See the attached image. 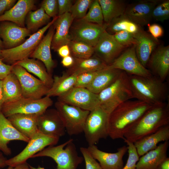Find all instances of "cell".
I'll use <instances>...</instances> for the list:
<instances>
[{
	"label": "cell",
	"instance_id": "8fae6325",
	"mask_svg": "<svg viewBox=\"0 0 169 169\" xmlns=\"http://www.w3.org/2000/svg\"><path fill=\"white\" fill-rule=\"evenodd\" d=\"M59 138L44 134L38 130L29 139L24 149L15 156L7 159V166H15L26 162L29 158L47 146L57 144Z\"/></svg>",
	"mask_w": 169,
	"mask_h": 169
},
{
	"label": "cell",
	"instance_id": "8d00e7d4",
	"mask_svg": "<svg viewBox=\"0 0 169 169\" xmlns=\"http://www.w3.org/2000/svg\"><path fill=\"white\" fill-rule=\"evenodd\" d=\"M69 45L71 55L74 58L86 59L94 54V47L84 43L71 40Z\"/></svg>",
	"mask_w": 169,
	"mask_h": 169
},
{
	"label": "cell",
	"instance_id": "4316f807",
	"mask_svg": "<svg viewBox=\"0 0 169 169\" xmlns=\"http://www.w3.org/2000/svg\"><path fill=\"white\" fill-rule=\"evenodd\" d=\"M39 115L16 114L7 118L17 130L29 139L38 131L37 122Z\"/></svg>",
	"mask_w": 169,
	"mask_h": 169
},
{
	"label": "cell",
	"instance_id": "4dcf8cb0",
	"mask_svg": "<svg viewBox=\"0 0 169 169\" xmlns=\"http://www.w3.org/2000/svg\"><path fill=\"white\" fill-rule=\"evenodd\" d=\"M77 75L64 72L61 76H55L51 87L45 96H60L74 87Z\"/></svg>",
	"mask_w": 169,
	"mask_h": 169
},
{
	"label": "cell",
	"instance_id": "680465c9",
	"mask_svg": "<svg viewBox=\"0 0 169 169\" xmlns=\"http://www.w3.org/2000/svg\"><path fill=\"white\" fill-rule=\"evenodd\" d=\"M29 167L30 169H45L44 168L41 167L40 166H38V167L36 168L29 165Z\"/></svg>",
	"mask_w": 169,
	"mask_h": 169
},
{
	"label": "cell",
	"instance_id": "1f68e13d",
	"mask_svg": "<svg viewBox=\"0 0 169 169\" xmlns=\"http://www.w3.org/2000/svg\"><path fill=\"white\" fill-rule=\"evenodd\" d=\"M14 64L18 65L28 72L34 74L50 88L51 87L53 82V78L48 73L44 64L41 61L33 58H27Z\"/></svg>",
	"mask_w": 169,
	"mask_h": 169
},
{
	"label": "cell",
	"instance_id": "7bdbcfd3",
	"mask_svg": "<svg viewBox=\"0 0 169 169\" xmlns=\"http://www.w3.org/2000/svg\"><path fill=\"white\" fill-rule=\"evenodd\" d=\"M98 71L86 72L79 74L77 76L74 87L86 88Z\"/></svg>",
	"mask_w": 169,
	"mask_h": 169
},
{
	"label": "cell",
	"instance_id": "52a82bcc",
	"mask_svg": "<svg viewBox=\"0 0 169 169\" xmlns=\"http://www.w3.org/2000/svg\"><path fill=\"white\" fill-rule=\"evenodd\" d=\"M53 104L51 98L47 96L37 100L22 97L13 101L4 102L0 110L7 118L16 114L40 115Z\"/></svg>",
	"mask_w": 169,
	"mask_h": 169
},
{
	"label": "cell",
	"instance_id": "60d3db41",
	"mask_svg": "<svg viewBox=\"0 0 169 169\" xmlns=\"http://www.w3.org/2000/svg\"><path fill=\"white\" fill-rule=\"evenodd\" d=\"M127 145L128 157L126 163L122 169H136V164L139 159V156L134 143L124 139Z\"/></svg>",
	"mask_w": 169,
	"mask_h": 169
},
{
	"label": "cell",
	"instance_id": "e575fe53",
	"mask_svg": "<svg viewBox=\"0 0 169 169\" xmlns=\"http://www.w3.org/2000/svg\"><path fill=\"white\" fill-rule=\"evenodd\" d=\"M140 27L123 15L114 18L108 23L105 31L112 35L121 31L133 34L138 31Z\"/></svg>",
	"mask_w": 169,
	"mask_h": 169
},
{
	"label": "cell",
	"instance_id": "5b68a950",
	"mask_svg": "<svg viewBox=\"0 0 169 169\" xmlns=\"http://www.w3.org/2000/svg\"><path fill=\"white\" fill-rule=\"evenodd\" d=\"M42 156L52 158L57 164V169H77L84 160L79 156L72 139L59 145L44 148L32 158Z\"/></svg>",
	"mask_w": 169,
	"mask_h": 169
},
{
	"label": "cell",
	"instance_id": "bcb514c9",
	"mask_svg": "<svg viewBox=\"0 0 169 169\" xmlns=\"http://www.w3.org/2000/svg\"><path fill=\"white\" fill-rule=\"evenodd\" d=\"M73 1L71 0H58V16L62 15L66 13H69L73 4Z\"/></svg>",
	"mask_w": 169,
	"mask_h": 169
},
{
	"label": "cell",
	"instance_id": "ffe728a7",
	"mask_svg": "<svg viewBox=\"0 0 169 169\" xmlns=\"http://www.w3.org/2000/svg\"><path fill=\"white\" fill-rule=\"evenodd\" d=\"M152 75L164 82L169 72V46L161 45L151 54L147 64Z\"/></svg>",
	"mask_w": 169,
	"mask_h": 169
},
{
	"label": "cell",
	"instance_id": "ac0fdd59",
	"mask_svg": "<svg viewBox=\"0 0 169 169\" xmlns=\"http://www.w3.org/2000/svg\"><path fill=\"white\" fill-rule=\"evenodd\" d=\"M31 32L12 22H0V38L2 39L4 49L16 47L23 43L25 38L30 36Z\"/></svg>",
	"mask_w": 169,
	"mask_h": 169
},
{
	"label": "cell",
	"instance_id": "f5cc1de1",
	"mask_svg": "<svg viewBox=\"0 0 169 169\" xmlns=\"http://www.w3.org/2000/svg\"><path fill=\"white\" fill-rule=\"evenodd\" d=\"M156 169H169V158L167 157L165 158Z\"/></svg>",
	"mask_w": 169,
	"mask_h": 169
},
{
	"label": "cell",
	"instance_id": "ba28073f",
	"mask_svg": "<svg viewBox=\"0 0 169 169\" xmlns=\"http://www.w3.org/2000/svg\"><path fill=\"white\" fill-rule=\"evenodd\" d=\"M109 114L99 107L90 111L85 123L83 132L89 146L95 145L108 136Z\"/></svg>",
	"mask_w": 169,
	"mask_h": 169
},
{
	"label": "cell",
	"instance_id": "6f0895ef",
	"mask_svg": "<svg viewBox=\"0 0 169 169\" xmlns=\"http://www.w3.org/2000/svg\"><path fill=\"white\" fill-rule=\"evenodd\" d=\"M4 49V48L3 41L0 38V50Z\"/></svg>",
	"mask_w": 169,
	"mask_h": 169
},
{
	"label": "cell",
	"instance_id": "9a60e30c",
	"mask_svg": "<svg viewBox=\"0 0 169 169\" xmlns=\"http://www.w3.org/2000/svg\"><path fill=\"white\" fill-rule=\"evenodd\" d=\"M126 48L120 44L113 35L105 30L101 35L94 47V54L107 65L110 64Z\"/></svg>",
	"mask_w": 169,
	"mask_h": 169
},
{
	"label": "cell",
	"instance_id": "f546056e",
	"mask_svg": "<svg viewBox=\"0 0 169 169\" xmlns=\"http://www.w3.org/2000/svg\"><path fill=\"white\" fill-rule=\"evenodd\" d=\"M74 58L73 64L66 71L77 75L84 72L99 71L106 68L108 65L94 54L86 59Z\"/></svg>",
	"mask_w": 169,
	"mask_h": 169
},
{
	"label": "cell",
	"instance_id": "681fc988",
	"mask_svg": "<svg viewBox=\"0 0 169 169\" xmlns=\"http://www.w3.org/2000/svg\"><path fill=\"white\" fill-rule=\"evenodd\" d=\"M16 2L15 0H0V16L13 7Z\"/></svg>",
	"mask_w": 169,
	"mask_h": 169
},
{
	"label": "cell",
	"instance_id": "b9f144b4",
	"mask_svg": "<svg viewBox=\"0 0 169 169\" xmlns=\"http://www.w3.org/2000/svg\"><path fill=\"white\" fill-rule=\"evenodd\" d=\"M113 35L120 44L126 48L136 45V40L133 34L127 31H120Z\"/></svg>",
	"mask_w": 169,
	"mask_h": 169
},
{
	"label": "cell",
	"instance_id": "8992f818",
	"mask_svg": "<svg viewBox=\"0 0 169 169\" xmlns=\"http://www.w3.org/2000/svg\"><path fill=\"white\" fill-rule=\"evenodd\" d=\"M58 16L38 31L31 34L28 38L19 46L10 49L2 50L3 61L12 65L16 62L29 58L42 38L44 34L54 23Z\"/></svg>",
	"mask_w": 169,
	"mask_h": 169
},
{
	"label": "cell",
	"instance_id": "f6af8a7d",
	"mask_svg": "<svg viewBox=\"0 0 169 169\" xmlns=\"http://www.w3.org/2000/svg\"><path fill=\"white\" fill-rule=\"evenodd\" d=\"M41 7L45 13L50 18L58 16V0H44L42 3Z\"/></svg>",
	"mask_w": 169,
	"mask_h": 169
},
{
	"label": "cell",
	"instance_id": "816d5d0a",
	"mask_svg": "<svg viewBox=\"0 0 169 169\" xmlns=\"http://www.w3.org/2000/svg\"><path fill=\"white\" fill-rule=\"evenodd\" d=\"M74 61V57L70 55L62 58L61 63L64 67L69 68L73 65Z\"/></svg>",
	"mask_w": 169,
	"mask_h": 169
},
{
	"label": "cell",
	"instance_id": "7a4b0ae2",
	"mask_svg": "<svg viewBox=\"0 0 169 169\" xmlns=\"http://www.w3.org/2000/svg\"><path fill=\"white\" fill-rule=\"evenodd\" d=\"M169 124V102L154 105L129 128L124 139L134 143Z\"/></svg>",
	"mask_w": 169,
	"mask_h": 169
},
{
	"label": "cell",
	"instance_id": "f907efd6",
	"mask_svg": "<svg viewBox=\"0 0 169 169\" xmlns=\"http://www.w3.org/2000/svg\"><path fill=\"white\" fill-rule=\"evenodd\" d=\"M57 51L59 55L62 58L71 55L70 48L68 44H65L60 46Z\"/></svg>",
	"mask_w": 169,
	"mask_h": 169
},
{
	"label": "cell",
	"instance_id": "d6986e66",
	"mask_svg": "<svg viewBox=\"0 0 169 169\" xmlns=\"http://www.w3.org/2000/svg\"><path fill=\"white\" fill-rule=\"evenodd\" d=\"M133 35L136 42L135 50L138 59L146 68L151 54L159 44V41L141 27Z\"/></svg>",
	"mask_w": 169,
	"mask_h": 169
},
{
	"label": "cell",
	"instance_id": "d590c367",
	"mask_svg": "<svg viewBox=\"0 0 169 169\" xmlns=\"http://www.w3.org/2000/svg\"><path fill=\"white\" fill-rule=\"evenodd\" d=\"M50 18L41 7L35 11H31L26 18V28L31 33H34L41 27L48 24L50 22Z\"/></svg>",
	"mask_w": 169,
	"mask_h": 169
},
{
	"label": "cell",
	"instance_id": "91938a15",
	"mask_svg": "<svg viewBox=\"0 0 169 169\" xmlns=\"http://www.w3.org/2000/svg\"><path fill=\"white\" fill-rule=\"evenodd\" d=\"M2 50H0V59H2Z\"/></svg>",
	"mask_w": 169,
	"mask_h": 169
},
{
	"label": "cell",
	"instance_id": "9c48e42d",
	"mask_svg": "<svg viewBox=\"0 0 169 169\" xmlns=\"http://www.w3.org/2000/svg\"><path fill=\"white\" fill-rule=\"evenodd\" d=\"M55 106L69 135H77L83 132L90 111L58 100L55 102Z\"/></svg>",
	"mask_w": 169,
	"mask_h": 169
},
{
	"label": "cell",
	"instance_id": "11a10c76",
	"mask_svg": "<svg viewBox=\"0 0 169 169\" xmlns=\"http://www.w3.org/2000/svg\"><path fill=\"white\" fill-rule=\"evenodd\" d=\"M3 153L0 151V168H3L7 166L6 163L7 159L4 156Z\"/></svg>",
	"mask_w": 169,
	"mask_h": 169
},
{
	"label": "cell",
	"instance_id": "d6a6232c",
	"mask_svg": "<svg viewBox=\"0 0 169 169\" xmlns=\"http://www.w3.org/2000/svg\"><path fill=\"white\" fill-rule=\"evenodd\" d=\"M101 7L104 22L107 24L115 18L124 14L126 7L121 0H98Z\"/></svg>",
	"mask_w": 169,
	"mask_h": 169
},
{
	"label": "cell",
	"instance_id": "7dc6e473",
	"mask_svg": "<svg viewBox=\"0 0 169 169\" xmlns=\"http://www.w3.org/2000/svg\"><path fill=\"white\" fill-rule=\"evenodd\" d=\"M150 34L155 38H158L162 36L163 34L164 31L162 27L157 23L147 25Z\"/></svg>",
	"mask_w": 169,
	"mask_h": 169
},
{
	"label": "cell",
	"instance_id": "44dd1931",
	"mask_svg": "<svg viewBox=\"0 0 169 169\" xmlns=\"http://www.w3.org/2000/svg\"><path fill=\"white\" fill-rule=\"evenodd\" d=\"M87 148L93 157L99 161L102 169H122L123 167V158L128 151L127 146H122L114 153L102 151L95 145L89 146Z\"/></svg>",
	"mask_w": 169,
	"mask_h": 169
},
{
	"label": "cell",
	"instance_id": "74e56055",
	"mask_svg": "<svg viewBox=\"0 0 169 169\" xmlns=\"http://www.w3.org/2000/svg\"><path fill=\"white\" fill-rule=\"evenodd\" d=\"M79 20L100 25L104 23L102 10L98 0L93 1L86 15Z\"/></svg>",
	"mask_w": 169,
	"mask_h": 169
},
{
	"label": "cell",
	"instance_id": "6da1fadb",
	"mask_svg": "<svg viewBox=\"0 0 169 169\" xmlns=\"http://www.w3.org/2000/svg\"><path fill=\"white\" fill-rule=\"evenodd\" d=\"M153 105L137 100H128L119 105L109 115V136L113 140H124L129 128Z\"/></svg>",
	"mask_w": 169,
	"mask_h": 169
},
{
	"label": "cell",
	"instance_id": "603a6c76",
	"mask_svg": "<svg viewBox=\"0 0 169 169\" xmlns=\"http://www.w3.org/2000/svg\"><path fill=\"white\" fill-rule=\"evenodd\" d=\"M29 139L17 130L0 110V151L10 155L11 150L8 145L11 141L18 140L28 142Z\"/></svg>",
	"mask_w": 169,
	"mask_h": 169
},
{
	"label": "cell",
	"instance_id": "c3c4849f",
	"mask_svg": "<svg viewBox=\"0 0 169 169\" xmlns=\"http://www.w3.org/2000/svg\"><path fill=\"white\" fill-rule=\"evenodd\" d=\"M12 65L5 63L2 59H0V80H3L11 72Z\"/></svg>",
	"mask_w": 169,
	"mask_h": 169
},
{
	"label": "cell",
	"instance_id": "2e32d148",
	"mask_svg": "<svg viewBox=\"0 0 169 169\" xmlns=\"http://www.w3.org/2000/svg\"><path fill=\"white\" fill-rule=\"evenodd\" d=\"M37 128L44 134L59 138L64 136L66 132L63 121L55 109H48L38 115Z\"/></svg>",
	"mask_w": 169,
	"mask_h": 169
},
{
	"label": "cell",
	"instance_id": "ab89813d",
	"mask_svg": "<svg viewBox=\"0 0 169 169\" xmlns=\"http://www.w3.org/2000/svg\"><path fill=\"white\" fill-rule=\"evenodd\" d=\"M152 18L156 21L163 22L169 18V1L160 0L154 8Z\"/></svg>",
	"mask_w": 169,
	"mask_h": 169
},
{
	"label": "cell",
	"instance_id": "484cf974",
	"mask_svg": "<svg viewBox=\"0 0 169 169\" xmlns=\"http://www.w3.org/2000/svg\"><path fill=\"white\" fill-rule=\"evenodd\" d=\"M169 140V124L163 126L156 132L134 143L139 157L155 149L158 144Z\"/></svg>",
	"mask_w": 169,
	"mask_h": 169
},
{
	"label": "cell",
	"instance_id": "d4e9b609",
	"mask_svg": "<svg viewBox=\"0 0 169 169\" xmlns=\"http://www.w3.org/2000/svg\"><path fill=\"white\" fill-rule=\"evenodd\" d=\"M33 0H19L14 6L0 16V22L7 21L25 27V20L28 12L34 8Z\"/></svg>",
	"mask_w": 169,
	"mask_h": 169
},
{
	"label": "cell",
	"instance_id": "4fadbf2b",
	"mask_svg": "<svg viewBox=\"0 0 169 169\" xmlns=\"http://www.w3.org/2000/svg\"><path fill=\"white\" fill-rule=\"evenodd\" d=\"M107 67L120 70L129 75L144 77L152 75L150 71L144 67L138 60L134 45L124 50Z\"/></svg>",
	"mask_w": 169,
	"mask_h": 169
},
{
	"label": "cell",
	"instance_id": "e0dca14e",
	"mask_svg": "<svg viewBox=\"0 0 169 169\" xmlns=\"http://www.w3.org/2000/svg\"><path fill=\"white\" fill-rule=\"evenodd\" d=\"M160 0H143L127 6L124 15L138 26L147 25L151 22L152 11Z\"/></svg>",
	"mask_w": 169,
	"mask_h": 169
},
{
	"label": "cell",
	"instance_id": "ee69618b",
	"mask_svg": "<svg viewBox=\"0 0 169 169\" xmlns=\"http://www.w3.org/2000/svg\"><path fill=\"white\" fill-rule=\"evenodd\" d=\"M80 150L85 161L86 169H102L87 148L81 147Z\"/></svg>",
	"mask_w": 169,
	"mask_h": 169
},
{
	"label": "cell",
	"instance_id": "30bf717a",
	"mask_svg": "<svg viewBox=\"0 0 169 169\" xmlns=\"http://www.w3.org/2000/svg\"><path fill=\"white\" fill-rule=\"evenodd\" d=\"M11 72L19 80L24 98L36 100L41 99L46 95L50 89L44 82L18 65H12Z\"/></svg>",
	"mask_w": 169,
	"mask_h": 169
},
{
	"label": "cell",
	"instance_id": "7c38bea8",
	"mask_svg": "<svg viewBox=\"0 0 169 169\" xmlns=\"http://www.w3.org/2000/svg\"><path fill=\"white\" fill-rule=\"evenodd\" d=\"M107 27L105 23L100 25L74 20L69 30L71 41L83 42L94 47Z\"/></svg>",
	"mask_w": 169,
	"mask_h": 169
},
{
	"label": "cell",
	"instance_id": "277c9868",
	"mask_svg": "<svg viewBox=\"0 0 169 169\" xmlns=\"http://www.w3.org/2000/svg\"><path fill=\"white\" fill-rule=\"evenodd\" d=\"M98 95L99 107L110 115L119 105L134 98L128 74L122 71L113 83Z\"/></svg>",
	"mask_w": 169,
	"mask_h": 169
},
{
	"label": "cell",
	"instance_id": "cb8c5ba5",
	"mask_svg": "<svg viewBox=\"0 0 169 169\" xmlns=\"http://www.w3.org/2000/svg\"><path fill=\"white\" fill-rule=\"evenodd\" d=\"M53 24L49 28L46 34L43 37L29 57L42 62L48 73L51 75L55 66V63L51 53L52 41L55 32Z\"/></svg>",
	"mask_w": 169,
	"mask_h": 169
},
{
	"label": "cell",
	"instance_id": "db71d44e",
	"mask_svg": "<svg viewBox=\"0 0 169 169\" xmlns=\"http://www.w3.org/2000/svg\"><path fill=\"white\" fill-rule=\"evenodd\" d=\"M0 169H30V168L29 165L26 162L15 166H8V167L6 169L1 168Z\"/></svg>",
	"mask_w": 169,
	"mask_h": 169
},
{
	"label": "cell",
	"instance_id": "5bb4252c",
	"mask_svg": "<svg viewBox=\"0 0 169 169\" xmlns=\"http://www.w3.org/2000/svg\"><path fill=\"white\" fill-rule=\"evenodd\" d=\"M58 100L90 111L99 107L98 95L86 88L74 87Z\"/></svg>",
	"mask_w": 169,
	"mask_h": 169
},
{
	"label": "cell",
	"instance_id": "836d02e7",
	"mask_svg": "<svg viewBox=\"0 0 169 169\" xmlns=\"http://www.w3.org/2000/svg\"><path fill=\"white\" fill-rule=\"evenodd\" d=\"M2 80L4 102L23 97L20 83L14 74L11 72Z\"/></svg>",
	"mask_w": 169,
	"mask_h": 169
},
{
	"label": "cell",
	"instance_id": "83f0119b",
	"mask_svg": "<svg viewBox=\"0 0 169 169\" xmlns=\"http://www.w3.org/2000/svg\"><path fill=\"white\" fill-rule=\"evenodd\" d=\"M169 146V141H164L141 156L136 163V169H156L167 157Z\"/></svg>",
	"mask_w": 169,
	"mask_h": 169
},
{
	"label": "cell",
	"instance_id": "f1b7e54d",
	"mask_svg": "<svg viewBox=\"0 0 169 169\" xmlns=\"http://www.w3.org/2000/svg\"><path fill=\"white\" fill-rule=\"evenodd\" d=\"M107 66L106 68L98 71L87 89L98 94L116 80L122 71L109 68Z\"/></svg>",
	"mask_w": 169,
	"mask_h": 169
},
{
	"label": "cell",
	"instance_id": "f35d334b",
	"mask_svg": "<svg viewBox=\"0 0 169 169\" xmlns=\"http://www.w3.org/2000/svg\"><path fill=\"white\" fill-rule=\"evenodd\" d=\"M93 0H77L73 3L70 13L74 20H79L83 18Z\"/></svg>",
	"mask_w": 169,
	"mask_h": 169
},
{
	"label": "cell",
	"instance_id": "3957f363",
	"mask_svg": "<svg viewBox=\"0 0 169 169\" xmlns=\"http://www.w3.org/2000/svg\"><path fill=\"white\" fill-rule=\"evenodd\" d=\"M128 75L134 98L152 105L165 102L168 91L164 82L152 75L147 77Z\"/></svg>",
	"mask_w": 169,
	"mask_h": 169
},
{
	"label": "cell",
	"instance_id": "7402d4cb",
	"mask_svg": "<svg viewBox=\"0 0 169 169\" xmlns=\"http://www.w3.org/2000/svg\"><path fill=\"white\" fill-rule=\"evenodd\" d=\"M74 20L70 13H66L58 17L53 23L55 29L51 49L57 51L60 46L68 44L71 41L69 30Z\"/></svg>",
	"mask_w": 169,
	"mask_h": 169
},
{
	"label": "cell",
	"instance_id": "9f6ffc18",
	"mask_svg": "<svg viewBox=\"0 0 169 169\" xmlns=\"http://www.w3.org/2000/svg\"><path fill=\"white\" fill-rule=\"evenodd\" d=\"M4 102L3 93L2 87V80H0V110L1 106Z\"/></svg>",
	"mask_w": 169,
	"mask_h": 169
}]
</instances>
